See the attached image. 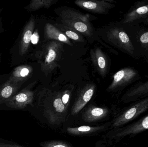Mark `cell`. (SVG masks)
Returning <instances> with one entry per match:
<instances>
[{
	"instance_id": "484cf974",
	"label": "cell",
	"mask_w": 148,
	"mask_h": 147,
	"mask_svg": "<svg viewBox=\"0 0 148 147\" xmlns=\"http://www.w3.org/2000/svg\"><path fill=\"white\" fill-rule=\"evenodd\" d=\"M10 73L0 75V86L6 82L9 78Z\"/></svg>"
},
{
	"instance_id": "ffe728a7",
	"label": "cell",
	"mask_w": 148,
	"mask_h": 147,
	"mask_svg": "<svg viewBox=\"0 0 148 147\" xmlns=\"http://www.w3.org/2000/svg\"><path fill=\"white\" fill-rule=\"evenodd\" d=\"M55 0H32L24 9L29 12L36 11L42 8H49L57 2Z\"/></svg>"
},
{
	"instance_id": "277c9868",
	"label": "cell",
	"mask_w": 148,
	"mask_h": 147,
	"mask_svg": "<svg viewBox=\"0 0 148 147\" xmlns=\"http://www.w3.org/2000/svg\"><path fill=\"white\" fill-rule=\"evenodd\" d=\"M61 20L64 26L90 36L92 29L88 15L83 14L72 9L64 10L60 14Z\"/></svg>"
},
{
	"instance_id": "5b68a950",
	"label": "cell",
	"mask_w": 148,
	"mask_h": 147,
	"mask_svg": "<svg viewBox=\"0 0 148 147\" xmlns=\"http://www.w3.org/2000/svg\"><path fill=\"white\" fill-rule=\"evenodd\" d=\"M123 25L140 58L148 62V27L140 25Z\"/></svg>"
},
{
	"instance_id": "7c38bea8",
	"label": "cell",
	"mask_w": 148,
	"mask_h": 147,
	"mask_svg": "<svg viewBox=\"0 0 148 147\" xmlns=\"http://www.w3.org/2000/svg\"><path fill=\"white\" fill-rule=\"evenodd\" d=\"M34 72V67L29 64H23L15 67L10 72L8 79L24 85L32 78Z\"/></svg>"
},
{
	"instance_id": "8fae6325",
	"label": "cell",
	"mask_w": 148,
	"mask_h": 147,
	"mask_svg": "<svg viewBox=\"0 0 148 147\" xmlns=\"http://www.w3.org/2000/svg\"><path fill=\"white\" fill-rule=\"evenodd\" d=\"M148 97V79L145 82H139L132 85L122 98L125 103L139 101Z\"/></svg>"
},
{
	"instance_id": "52a82bcc",
	"label": "cell",
	"mask_w": 148,
	"mask_h": 147,
	"mask_svg": "<svg viewBox=\"0 0 148 147\" xmlns=\"http://www.w3.org/2000/svg\"><path fill=\"white\" fill-rule=\"evenodd\" d=\"M141 78L140 72L135 68L131 66L124 67L114 74L113 81L108 90L111 91L123 89Z\"/></svg>"
},
{
	"instance_id": "83f0119b",
	"label": "cell",
	"mask_w": 148,
	"mask_h": 147,
	"mask_svg": "<svg viewBox=\"0 0 148 147\" xmlns=\"http://www.w3.org/2000/svg\"><path fill=\"white\" fill-rule=\"evenodd\" d=\"M143 23L144 25H145V26H148V17L143 22Z\"/></svg>"
},
{
	"instance_id": "cb8c5ba5",
	"label": "cell",
	"mask_w": 148,
	"mask_h": 147,
	"mask_svg": "<svg viewBox=\"0 0 148 147\" xmlns=\"http://www.w3.org/2000/svg\"><path fill=\"white\" fill-rule=\"evenodd\" d=\"M39 38H40V36H39L38 30H36L34 32L32 35V38H31V43L34 45H36L39 42Z\"/></svg>"
},
{
	"instance_id": "8992f818",
	"label": "cell",
	"mask_w": 148,
	"mask_h": 147,
	"mask_svg": "<svg viewBox=\"0 0 148 147\" xmlns=\"http://www.w3.org/2000/svg\"><path fill=\"white\" fill-rule=\"evenodd\" d=\"M33 84H30L21 90L16 95L7 101L1 109L6 110H23L32 106L34 93L31 90Z\"/></svg>"
},
{
	"instance_id": "5bb4252c",
	"label": "cell",
	"mask_w": 148,
	"mask_h": 147,
	"mask_svg": "<svg viewBox=\"0 0 148 147\" xmlns=\"http://www.w3.org/2000/svg\"><path fill=\"white\" fill-rule=\"evenodd\" d=\"M95 89V86L93 84L89 85L83 89L72 108V115L78 114L85 107L92 98Z\"/></svg>"
},
{
	"instance_id": "6da1fadb",
	"label": "cell",
	"mask_w": 148,
	"mask_h": 147,
	"mask_svg": "<svg viewBox=\"0 0 148 147\" xmlns=\"http://www.w3.org/2000/svg\"><path fill=\"white\" fill-rule=\"evenodd\" d=\"M35 19L32 15L26 22L16 40L10 49V67H16L23 64L29 53L31 38L35 26Z\"/></svg>"
},
{
	"instance_id": "4316f807",
	"label": "cell",
	"mask_w": 148,
	"mask_h": 147,
	"mask_svg": "<svg viewBox=\"0 0 148 147\" xmlns=\"http://www.w3.org/2000/svg\"><path fill=\"white\" fill-rule=\"evenodd\" d=\"M3 11V9L0 8V34L2 33L5 32V30L3 27V23L2 22V18L1 14Z\"/></svg>"
},
{
	"instance_id": "f1b7e54d",
	"label": "cell",
	"mask_w": 148,
	"mask_h": 147,
	"mask_svg": "<svg viewBox=\"0 0 148 147\" xmlns=\"http://www.w3.org/2000/svg\"><path fill=\"white\" fill-rule=\"evenodd\" d=\"M2 56L3 54L0 52V63H1V61L2 57Z\"/></svg>"
},
{
	"instance_id": "3957f363",
	"label": "cell",
	"mask_w": 148,
	"mask_h": 147,
	"mask_svg": "<svg viewBox=\"0 0 148 147\" xmlns=\"http://www.w3.org/2000/svg\"><path fill=\"white\" fill-rule=\"evenodd\" d=\"M107 37L111 45L123 52L134 59H140L124 26L121 22L118 26H113L108 29L107 32Z\"/></svg>"
},
{
	"instance_id": "d6986e66",
	"label": "cell",
	"mask_w": 148,
	"mask_h": 147,
	"mask_svg": "<svg viewBox=\"0 0 148 147\" xmlns=\"http://www.w3.org/2000/svg\"><path fill=\"white\" fill-rule=\"evenodd\" d=\"M106 126L91 127L89 126H82L77 127H68L67 129V132L70 134L73 135H82L93 133L96 132L101 131L105 128Z\"/></svg>"
},
{
	"instance_id": "9a60e30c",
	"label": "cell",
	"mask_w": 148,
	"mask_h": 147,
	"mask_svg": "<svg viewBox=\"0 0 148 147\" xmlns=\"http://www.w3.org/2000/svg\"><path fill=\"white\" fill-rule=\"evenodd\" d=\"M148 129V115L119 131L115 135L116 138H122L126 136H133Z\"/></svg>"
},
{
	"instance_id": "7a4b0ae2",
	"label": "cell",
	"mask_w": 148,
	"mask_h": 147,
	"mask_svg": "<svg viewBox=\"0 0 148 147\" xmlns=\"http://www.w3.org/2000/svg\"><path fill=\"white\" fill-rule=\"evenodd\" d=\"M61 43L52 41L43 46L40 50L36 51L30 58H34L40 66L42 71L46 75L51 73L58 66L62 53Z\"/></svg>"
},
{
	"instance_id": "d4e9b609",
	"label": "cell",
	"mask_w": 148,
	"mask_h": 147,
	"mask_svg": "<svg viewBox=\"0 0 148 147\" xmlns=\"http://www.w3.org/2000/svg\"><path fill=\"white\" fill-rule=\"evenodd\" d=\"M69 98H70V94L68 93L67 91H66L62 96V102L66 106H68L69 103Z\"/></svg>"
},
{
	"instance_id": "ba28073f",
	"label": "cell",
	"mask_w": 148,
	"mask_h": 147,
	"mask_svg": "<svg viewBox=\"0 0 148 147\" xmlns=\"http://www.w3.org/2000/svg\"><path fill=\"white\" fill-rule=\"evenodd\" d=\"M148 17V0L136 2L125 14L121 23L123 25L137 26Z\"/></svg>"
},
{
	"instance_id": "30bf717a",
	"label": "cell",
	"mask_w": 148,
	"mask_h": 147,
	"mask_svg": "<svg viewBox=\"0 0 148 147\" xmlns=\"http://www.w3.org/2000/svg\"><path fill=\"white\" fill-rule=\"evenodd\" d=\"M114 1H84L77 0L75 2V4L87 11L100 14H107L111 9L114 7Z\"/></svg>"
},
{
	"instance_id": "603a6c76",
	"label": "cell",
	"mask_w": 148,
	"mask_h": 147,
	"mask_svg": "<svg viewBox=\"0 0 148 147\" xmlns=\"http://www.w3.org/2000/svg\"><path fill=\"white\" fill-rule=\"evenodd\" d=\"M0 147H26L16 142L0 138Z\"/></svg>"
},
{
	"instance_id": "9c48e42d",
	"label": "cell",
	"mask_w": 148,
	"mask_h": 147,
	"mask_svg": "<svg viewBox=\"0 0 148 147\" xmlns=\"http://www.w3.org/2000/svg\"><path fill=\"white\" fill-rule=\"evenodd\" d=\"M148 110V97L139 100L114 121L112 127H118L133 121Z\"/></svg>"
},
{
	"instance_id": "4fadbf2b",
	"label": "cell",
	"mask_w": 148,
	"mask_h": 147,
	"mask_svg": "<svg viewBox=\"0 0 148 147\" xmlns=\"http://www.w3.org/2000/svg\"><path fill=\"white\" fill-rule=\"evenodd\" d=\"M22 84L8 80L0 86V109L5 102L24 88Z\"/></svg>"
},
{
	"instance_id": "2e32d148",
	"label": "cell",
	"mask_w": 148,
	"mask_h": 147,
	"mask_svg": "<svg viewBox=\"0 0 148 147\" xmlns=\"http://www.w3.org/2000/svg\"><path fill=\"white\" fill-rule=\"evenodd\" d=\"M91 60L96 69L102 76L104 77L108 70V63L106 56L99 48L91 50Z\"/></svg>"
},
{
	"instance_id": "ac0fdd59",
	"label": "cell",
	"mask_w": 148,
	"mask_h": 147,
	"mask_svg": "<svg viewBox=\"0 0 148 147\" xmlns=\"http://www.w3.org/2000/svg\"><path fill=\"white\" fill-rule=\"evenodd\" d=\"M45 33L46 38L48 39H53L59 42H62L72 45L68 38L61 31L50 23H47L45 26Z\"/></svg>"
},
{
	"instance_id": "44dd1931",
	"label": "cell",
	"mask_w": 148,
	"mask_h": 147,
	"mask_svg": "<svg viewBox=\"0 0 148 147\" xmlns=\"http://www.w3.org/2000/svg\"><path fill=\"white\" fill-rule=\"evenodd\" d=\"M42 147H73L72 146L64 142L60 141H49L40 143Z\"/></svg>"
},
{
	"instance_id": "e0dca14e",
	"label": "cell",
	"mask_w": 148,
	"mask_h": 147,
	"mask_svg": "<svg viewBox=\"0 0 148 147\" xmlns=\"http://www.w3.org/2000/svg\"><path fill=\"white\" fill-rule=\"evenodd\" d=\"M108 114L107 108L91 106L83 114L82 118L86 122H94L103 119Z\"/></svg>"
},
{
	"instance_id": "7402d4cb",
	"label": "cell",
	"mask_w": 148,
	"mask_h": 147,
	"mask_svg": "<svg viewBox=\"0 0 148 147\" xmlns=\"http://www.w3.org/2000/svg\"><path fill=\"white\" fill-rule=\"evenodd\" d=\"M62 28V32L67 37L70 38L73 40L77 41H82V38H80L78 34L75 31L73 30H70V29H67L66 28Z\"/></svg>"
}]
</instances>
